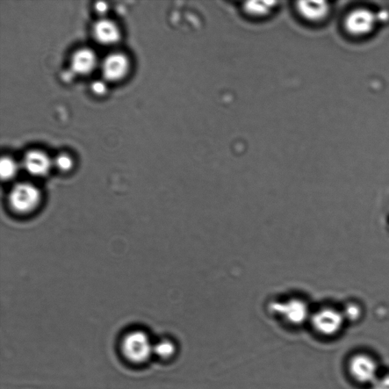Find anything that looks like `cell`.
I'll use <instances>...</instances> for the list:
<instances>
[{
	"label": "cell",
	"instance_id": "obj_1",
	"mask_svg": "<svg viewBox=\"0 0 389 389\" xmlns=\"http://www.w3.org/2000/svg\"><path fill=\"white\" fill-rule=\"evenodd\" d=\"M41 200L38 187L28 183L16 184L11 190L9 203L12 210L19 214H27L36 210Z\"/></svg>",
	"mask_w": 389,
	"mask_h": 389
},
{
	"label": "cell",
	"instance_id": "obj_2",
	"mask_svg": "<svg viewBox=\"0 0 389 389\" xmlns=\"http://www.w3.org/2000/svg\"><path fill=\"white\" fill-rule=\"evenodd\" d=\"M153 347L148 335L140 331L129 333L122 343V351L124 355L129 360L135 364L147 362L153 354Z\"/></svg>",
	"mask_w": 389,
	"mask_h": 389
},
{
	"label": "cell",
	"instance_id": "obj_3",
	"mask_svg": "<svg viewBox=\"0 0 389 389\" xmlns=\"http://www.w3.org/2000/svg\"><path fill=\"white\" fill-rule=\"evenodd\" d=\"M378 18L373 11L359 8L351 11L344 20L345 30L358 37L370 34L376 27Z\"/></svg>",
	"mask_w": 389,
	"mask_h": 389
},
{
	"label": "cell",
	"instance_id": "obj_4",
	"mask_svg": "<svg viewBox=\"0 0 389 389\" xmlns=\"http://www.w3.org/2000/svg\"><path fill=\"white\" fill-rule=\"evenodd\" d=\"M344 317L342 313L336 309L326 308L313 315L312 323L319 333L331 336L340 333L343 327Z\"/></svg>",
	"mask_w": 389,
	"mask_h": 389
},
{
	"label": "cell",
	"instance_id": "obj_5",
	"mask_svg": "<svg viewBox=\"0 0 389 389\" xmlns=\"http://www.w3.org/2000/svg\"><path fill=\"white\" fill-rule=\"evenodd\" d=\"M271 309L273 312L284 317V319L292 325H300L307 320L309 315L306 302L297 298L274 302Z\"/></svg>",
	"mask_w": 389,
	"mask_h": 389
},
{
	"label": "cell",
	"instance_id": "obj_6",
	"mask_svg": "<svg viewBox=\"0 0 389 389\" xmlns=\"http://www.w3.org/2000/svg\"><path fill=\"white\" fill-rule=\"evenodd\" d=\"M349 370L352 377L359 383L373 385L379 378L377 364L369 356L360 355L353 357Z\"/></svg>",
	"mask_w": 389,
	"mask_h": 389
},
{
	"label": "cell",
	"instance_id": "obj_7",
	"mask_svg": "<svg viewBox=\"0 0 389 389\" xmlns=\"http://www.w3.org/2000/svg\"><path fill=\"white\" fill-rule=\"evenodd\" d=\"M129 69L127 57L120 53H114L107 56L102 64V74L107 80L118 82L124 78Z\"/></svg>",
	"mask_w": 389,
	"mask_h": 389
},
{
	"label": "cell",
	"instance_id": "obj_8",
	"mask_svg": "<svg viewBox=\"0 0 389 389\" xmlns=\"http://www.w3.org/2000/svg\"><path fill=\"white\" fill-rule=\"evenodd\" d=\"M299 16L308 23H319L326 19L330 12L327 2H297L295 6Z\"/></svg>",
	"mask_w": 389,
	"mask_h": 389
},
{
	"label": "cell",
	"instance_id": "obj_9",
	"mask_svg": "<svg viewBox=\"0 0 389 389\" xmlns=\"http://www.w3.org/2000/svg\"><path fill=\"white\" fill-rule=\"evenodd\" d=\"M24 168L27 173L34 177L47 175L52 168V161L43 151L33 150L28 151L24 157Z\"/></svg>",
	"mask_w": 389,
	"mask_h": 389
},
{
	"label": "cell",
	"instance_id": "obj_10",
	"mask_svg": "<svg viewBox=\"0 0 389 389\" xmlns=\"http://www.w3.org/2000/svg\"><path fill=\"white\" fill-rule=\"evenodd\" d=\"M93 34L100 44L104 45L116 44L120 39L119 27L113 21L108 19L97 21L93 27Z\"/></svg>",
	"mask_w": 389,
	"mask_h": 389
},
{
	"label": "cell",
	"instance_id": "obj_11",
	"mask_svg": "<svg viewBox=\"0 0 389 389\" xmlns=\"http://www.w3.org/2000/svg\"><path fill=\"white\" fill-rule=\"evenodd\" d=\"M96 64V55L89 48L77 50L71 60V67L78 75L89 74L95 69Z\"/></svg>",
	"mask_w": 389,
	"mask_h": 389
},
{
	"label": "cell",
	"instance_id": "obj_12",
	"mask_svg": "<svg viewBox=\"0 0 389 389\" xmlns=\"http://www.w3.org/2000/svg\"><path fill=\"white\" fill-rule=\"evenodd\" d=\"M277 2H247L243 5L245 14L251 18L267 17L275 10Z\"/></svg>",
	"mask_w": 389,
	"mask_h": 389
},
{
	"label": "cell",
	"instance_id": "obj_13",
	"mask_svg": "<svg viewBox=\"0 0 389 389\" xmlns=\"http://www.w3.org/2000/svg\"><path fill=\"white\" fill-rule=\"evenodd\" d=\"M18 172V165L12 158L9 157H2L0 161V176L5 180L12 179Z\"/></svg>",
	"mask_w": 389,
	"mask_h": 389
},
{
	"label": "cell",
	"instance_id": "obj_14",
	"mask_svg": "<svg viewBox=\"0 0 389 389\" xmlns=\"http://www.w3.org/2000/svg\"><path fill=\"white\" fill-rule=\"evenodd\" d=\"M175 345L170 341H162L153 347L154 354L163 359L171 357L175 354Z\"/></svg>",
	"mask_w": 389,
	"mask_h": 389
},
{
	"label": "cell",
	"instance_id": "obj_15",
	"mask_svg": "<svg viewBox=\"0 0 389 389\" xmlns=\"http://www.w3.org/2000/svg\"><path fill=\"white\" fill-rule=\"evenodd\" d=\"M55 164L60 170L69 171L74 167V161L68 155L62 154L56 157Z\"/></svg>",
	"mask_w": 389,
	"mask_h": 389
},
{
	"label": "cell",
	"instance_id": "obj_16",
	"mask_svg": "<svg viewBox=\"0 0 389 389\" xmlns=\"http://www.w3.org/2000/svg\"><path fill=\"white\" fill-rule=\"evenodd\" d=\"M342 314L344 320L356 321L362 315V309L358 305L351 304L345 307Z\"/></svg>",
	"mask_w": 389,
	"mask_h": 389
},
{
	"label": "cell",
	"instance_id": "obj_17",
	"mask_svg": "<svg viewBox=\"0 0 389 389\" xmlns=\"http://www.w3.org/2000/svg\"><path fill=\"white\" fill-rule=\"evenodd\" d=\"M91 90L97 96H103L107 92V86L102 81H96L91 85Z\"/></svg>",
	"mask_w": 389,
	"mask_h": 389
},
{
	"label": "cell",
	"instance_id": "obj_18",
	"mask_svg": "<svg viewBox=\"0 0 389 389\" xmlns=\"http://www.w3.org/2000/svg\"><path fill=\"white\" fill-rule=\"evenodd\" d=\"M372 386V389H389V375L378 378Z\"/></svg>",
	"mask_w": 389,
	"mask_h": 389
},
{
	"label": "cell",
	"instance_id": "obj_19",
	"mask_svg": "<svg viewBox=\"0 0 389 389\" xmlns=\"http://www.w3.org/2000/svg\"><path fill=\"white\" fill-rule=\"evenodd\" d=\"M96 10L98 13L104 14L108 10V5L105 2L99 1L96 4Z\"/></svg>",
	"mask_w": 389,
	"mask_h": 389
}]
</instances>
